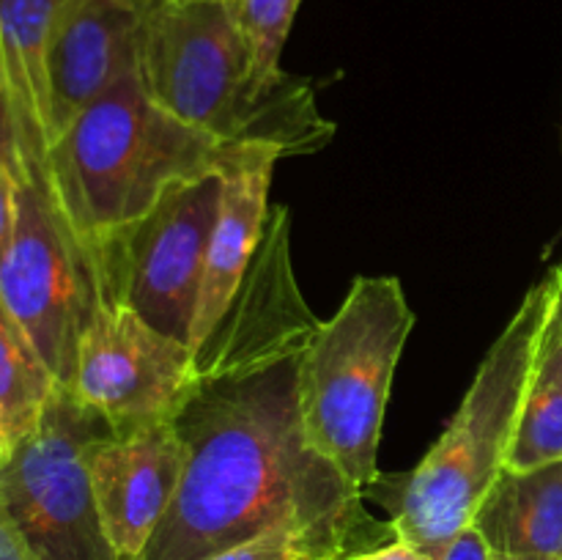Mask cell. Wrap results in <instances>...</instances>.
Returning a JSON list of instances; mask_svg holds the SVG:
<instances>
[{
    "instance_id": "cell-18",
    "label": "cell",
    "mask_w": 562,
    "mask_h": 560,
    "mask_svg": "<svg viewBox=\"0 0 562 560\" xmlns=\"http://www.w3.org/2000/svg\"><path fill=\"white\" fill-rule=\"evenodd\" d=\"M333 558L329 549L313 533L300 527H274L236 547L220 549L203 560H324Z\"/></svg>"
},
{
    "instance_id": "cell-5",
    "label": "cell",
    "mask_w": 562,
    "mask_h": 560,
    "mask_svg": "<svg viewBox=\"0 0 562 560\" xmlns=\"http://www.w3.org/2000/svg\"><path fill=\"white\" fill-rule=\"evenodd\" d=\"M412 327L401 280L360 275L300 355L307 439L362 492L379 478L384 412Z\"/></svg>"
},
{
    "instance_id": "cell-15",
    "label": "cell",
    "mask_w": 562,
    "mask_h": 560,
    "mask_svg": "<svg viewBox=\"0 0 562 560\" xmlns=\"http://www.w3.org/2000/svg\"><path fill=\"white\" fill-rule=\"evenodd\" d=\"M558 459H562V302L554 289L505 467L530 470Z\"/></svg>"
},
{
    "instance_id": "cell-27",
    "label": "cell",
    "mask_w": 562,
    "mask_h": 560,
    "mask_svg": "<svg viewBox=\"0 0 562 560\" xmlns=\"http://www.w3.org/2000/svg\"><path fill=\"white\" fill-rule=\"evenodd\" d=\"M0 69H3V66H0Z\"/></svg>"
},
{
    "instance_id": "cell-9",
    "label": "cell",
    "mask_w": 562,
    "mask_h": 560,
    "mask_svg": "<svg viewBox=\"0 0 562 560\" xmlns=\"http://www.w3.org/2000/svg\"><path fill=\"white\" fill-rule=\"evenodd\" d=\"M195 384L192 346L159 333L132 307L99 294L77 349L71 393L115 434L173 423Z\"/></svg>"
},
{
    "instance_id": "cell-12",
    "label": "cell",
    "mask_w": 562,
    "mask_h": 560,
    "mask_svg": "<svg viewBox=\"0 0 562 560\" xmlns=\"http://www.w3.org/2000/svg\"><path fill=\"white\" fill-rule=\"evenodd\" d=\"M280 154L263 146H241L225 165L220 179L217 220L209 236L206 264H203L201 294H198L195 324H192V351L212 335L220 318L234 302L256 258L269 220V190Z\"/></svg>"
},
{
    "instance_id": "cell-7",
    "label": "cell",
    "mask_w": 562,
    "mask_h": 560,
    "mask_svg": "<svg viewBox=\"0 0 562 560\" xmlns=\"http://www.w3.org/2000/svg\"><path fill=\"white\" fill-rule=\"evenodd\" d=\"M99 294L91 250L66 223L44 176H25L14 234L0 256V302L60 388H71Z\"/></svg>"
},
{
    "instance_id": "cell-22",
    "label": "cell",
    "mask_w": 562,
    "mask_h": 560,
    "mask_svg": "<svg viewBox=\"0 0 562 560\" xmlns=\"http://www.w3.org/2000/svg\"><path fill=\"white\" fill-rule=\"evenodd\" d=\"M324 560H431V558H428V555H423L420 549L398 541V538H390V541H384V544H373V547H362V549H349V552L333 555V558H324Z\"/></svg>"
},
{
    "instance_id": "cell-4",
    "label": "cell",
    "mask_w": 562,
    "mask_h": 560,
    "mask_svg": "<svg viewBox=\"0 0 562 560\" xmlns=\"http://www.w3.org/2000/svg\"><path fill=\"white\" fill-rule=\"evenodd\" d=\"M554 269L527 291L519 311L483 357L459 412L426 459L406 475H379L366 489L390 514L398 541L431 560L472 525L475 511L508 464L538 338L552 307Z\"/></svg>"
},
{
    "instance_id": "cell-3",
    "label": "cell",
    "mask_w": 562,
    "mask_h": 560,
    "mask_svg": "<svg viewBox=\"0 0 562 560\" xmlns=\"http://www.w3.org/2000/svg\"><path fill=\"white\" fill-rule=\"evenodd\" d=\"M239 148L154 102L135 66L49 143L42 176L93 256L170 187L223 173Z\"/></svg>"
},
{
    "instance_id": "cell-20",
    "label": "cell",
    "mask_w": 562,
    "mask_h": 560,
    "mask_svg": "<svg viewBox=\"0 0 562 560\" xmlns=\"http://www.w3.org/2000/svg\"><path fill=\"white\" fill-rule=\"evenodd\" d=\"M437 560H497V552L475 525H467L459 536L450 538Z\"/></svg>"
},
{
    "instance_id": "cell-13",
    "label": "cell",
    "mask_w": 562,
    "mask_h": 560,
    "mask_svg": "<svg viewBox=\"0 0 562 560\" xmlns=\"http://www.w3.org/2000/svg\"><path fill=\"white\" fill-rule=\"evenodd\" d=\"M66 0H0V66L14 108L25 176L44 173L49 148L47 47Z\"/></svg>"
},
{
    "instance_id": "cell-19",
    "label": "cell",
    "mask_w": 562,
    "mask_h": 560,
    "mask_svg": "<svg viewBox=\"0 0 562 560\" xmlns=\"http://www.w3.org/2000/svg\"><path fill=\"white\" fill-rule=\"evenodd\" d=\"M0 165H5L14 176H20V181L25 179L20 135H16L14 108H11V97H9V86H5L3 69H0Z\"/></svg>"
},
{
    "instance_id": "cell-11",
    "label": "cell",
    "mask_w": 562,
    "mask_h": 560,
    "mask_svg": "<svg viewBox=\"0 0 562 560\" xmlns=\"http://www.w3.org/2000/svg\"><path fill=\"white\" fill-rule=\"evenodd\" d=\"M184 464L187 448L173 423L110 434L93 445L88 470L115 558H140L173 503Z\"/></svg>"
},
{
    "instance_id": "cell-6",
    "label": "cell",
    "mask_w": 562,
    "mask_h": 560,
    "mask_svg": "<svg viewBox=\"0 0 562 560\" xmlns=\"http://www.w3.org/2000/svg\"><path fill=\"white\" fill-rule=\"evenodd\" d=\"M113 426L55 388L36 426L0 459V508L38 560H119L104 533L88 453Z\"/></svg>"
},
{
    "instance_id": "cell-2",
    "label": "cell",
    "mask_w": 562,
    "mask_h": 560,
    "mask_svg": "<svg viewBox=\"0 0 562 560\" xmlns=\"http://www.w3.org/2000/svg\"><path fill=\"white\" fill-rule=\"evenodd\" d=\"M137 66L154 102L228 146L300 157L335 137L311 82L294 75L274 86L258 80L228 0H154Z\"/></svg>"
},
{
    "instance_id": "cell-8",
    "label": "cell",
    "mask_w": 562,
    "mask_h": 560,
    "mask_svg": "<svg viewBox=\"0 0 562 560\" xmlns=\"http://www.w3.org/2000/svg\"><path fill=\"white\" fill-rule=\"evenodd\" d=\"M220 173L176 184L93 253L99 291L151 327L192 346L209 236L220 209Z\"/></svg>"
},
{
    "instance_id": "cell-24",
    "label": "cell",
    "mask_w": 562,
    "mask_h": 560,
    "mask_svg": "<svg viewBox=\"0 0 562 560\" xmlns=\"http://www.w3.org/2000/svg\"><path fill=\"white\" fill-rule=\"evenodd\" d=\"M554 278H558V300L562 302V264L560 267H554Z\"/></svg>"
},
{
    "instance_id": "cell-25",
    "label": "cell",
    "mask_w": 562,
    "mask_h": 560,
    "mask_svg": "<svg viewBox=\"0 0 562 560\" xmlns=\"http://www.w3.org/2000/svg\"><path fill=\"white\" fill-rule=\"evenodd\" d=\"M497 560H527V558H508V555H497Z\"/></svg>"
},
{
    "instance_id": "cell-1",
    "label": "cell",
    "mask_w": 562,
    "mask_h": 560,
    "mask_svg": "<svg viewBox=\"0 0 562 560\" xmlns=\"http://www.w3.org/2000/svg\"><path fill=\"white\" fill-rule=\"evenodd\" d=\"M318 324L291 264L289 206H272L245 283L195 349L173 421L184 475L137 560H203L274 527L313 533L329 555L395 538L305 434L300 355Z\"/></svg>"
},
{
    "instance_id": "cell-14",
    "label": "cell",
    "mask_w": 562,
    "mask_h": 560,
    "mask_svg": "<svg viewBox=\"0 0 562 560\" xmlns=\"http://www.w3.org/2000/svg\"><path fill=\"white\" fill-rule=\"evenodd\" d=\"M472 525L497 555L562 560V459L530 470L505 467L477 505Z\"/></svg>"
},
{
    "instance_id": "cell-17",
    "label": "cell",
    "mask_w": 562,
    "mask_h": 560,
    "mask_svg": "<svg viewBox=\"0 0 562 560\" xmlns=\"http://www.w3.org/2000/svg\"><path fill=\"white\" fill-rule=\"evenodd\" d=\"M228 3L250 47L258 80L267 86L283 80L289 71L280 66V55H283L285 38H289L302 0H228Z\"/></svg>"
},
{
    "instance_id": "cell-23",
    "label": "cell",
    "mask_w": 562,
    "mask_h": 560,
    "mask_svg": "<svg viewBox=\"0 0 562 560\" xmlns=\"http://www.w3.org/2000/svg\"><path fill=\"white\" fill-rule=\"evenodd\" d=\"M0 560H38L33 549L22 541L3 508H0Z\"/></svg>"
},
{
    "instance_id": "cell-26",
    "label": "cell",
    "mask_w": 562,
    "mask_h": 560,
    "mask_svg": "<svg viewBox=\"0 0 562 560\" xmlns=\"http://www.w3.org/2000/svg\"><path fill=\"white\" fill-rule=\"evenodd\" d=\"M5 456V445H3V439H0V459H3Z\"/></svg>"
},
{
    "instance_id": "cell-21",
    "label": "cell",
    "mask_w": 562,
    "mask_h": 560,
    "mask_svg": "<svg viewBox=\"0 0 562 560\" xmlns=\"http://www.w3.org/2000/svg\"><path fill=\"white\" fill-rule=\"evenodd\" d=\"M20 176L11 173L5 165H0V256L11 242L16 225V201H20Z\"/></svg>"
},
{
    "instance_id": "cell-10",
    "label": "cell",
    "mask_w": 562,
    "mask_h": 560,
    "mask_svg": "<svg viewBox=\"0 0 562 560\" xmlns=\"http://www.w3.org/2000/svg\"><path fill=\"white\" fill-rule=\"evenodd\" d=\"M154 0H66L47 47L49 143L140 64Z\"/></svg>"
},
{
    "instance_id": "cell-16",
    "label": "cell",
    "mask_w": 562,
    "mask_h": 560,
    "mask_svg": "<svg viewBox=\"0 0 562 560\" xmlns=\"http://www.w3.org/2000/svg\"><path fill=\"white\" fill-rule=\"evenodd\" d=\"M58 382L0 302V439L5 453L38 423Z\"/></svg>"
}]
</instances>
